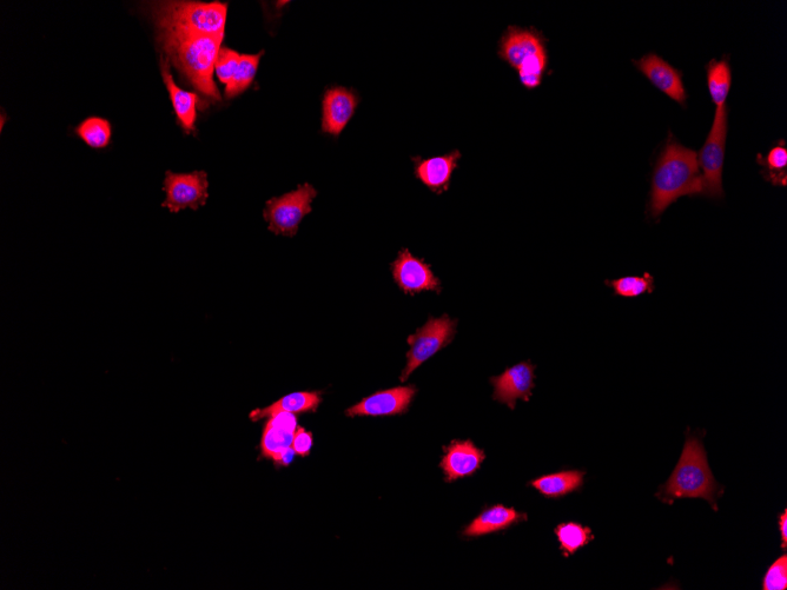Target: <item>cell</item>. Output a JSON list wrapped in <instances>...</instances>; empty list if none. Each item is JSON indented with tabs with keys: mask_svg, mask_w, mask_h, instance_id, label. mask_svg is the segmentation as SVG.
Returning <instances> with one entry per match:
<instances>
[{
	"mask_svg": "<svg viewBox=\"0 0 787 590\" xmlns=\"http://www.w3.org/2000/svg\"><path fill=\"white\" fill-rule=\"evenodd\" d=\"M701 189L697 151L684 147L670 132L653 170L647 214L659 220L680 197L700 196Z\"/></svg>",
	"mask_w": 787,
	"mask_h": 590,
	"instance_id": "obj_1",
	"label": "cell"
},
{
	"mask_svg": "<svg viewBox=\"0 0 787 590\" xmlns=\"http://www.w3.org/2000/svg\"><path fill=\"white\" fill-rule=\"evenodd\" d=\"M157 32V41L167 53L169 61L174 63L202 95L213 101H221L214 72L224 35L197 36L171 31Z\"/></svg>",
	"mask_w": 787,
	"mask_h": 590,
	"instance_id": "obj_2",
	"label": "cell"
},
{
	"mask_svg": "<svg viewBox=\"0 0 787 590\" xmlns=\"http://www.w3.org/2000/svg\"><path fill=\"white\" fill-rule=\"evenodd\" d=\"M720 493L722 488L714 480L703 443L696 436L687 437L676 469L657 496L670 505L677 499H704L718 510Z\"/></svg>",
	"mask_w": 787,
	"mask_h": 590,
	"instance_id": "obj_3",
	"label": "cell"
},
{
	"mask_svg": "<svg viewBox=\"0 0 787 590\" xmlns=\"http://www.w3.org/2000/svg\"><path fill=\"white\" fill-rule=\"evenodd\" d=\"M157 31L197 36H221L226 31L228 5L201 2H160L151 5Z\"/></svg>",
	"mask_w": 787,
	"mask_h": 590,
	"instance_id": "obj_4",
	"label": "cell"
},
{
	"mask_svg": "<svg viewBox=\"0 0 787 590\" xmlns=\"http://www.w3.org/2000/svg\"><path fill=\"white\" fill-rule=\"evenodd\" d=\"M499 57L518 71L526 89H537L548 66L546 38L534 29L509 26L500 41Z\"/></svg>",
	"mask_w": 787,
	"mask_h": 590,
	"instance_id": "obj_5",
	"label": "cell"
},
{
	"mask_svg": "<svg viewBox=\"0 0 787 590\" xmlns=\"http://www.w3.org/2000/svg\"><path fill=\"white\" fill-rule=\"evenodd\" d=\"M729 132V109L727 105L716 109L709 136L703 148L697 152L701 175V195L711 200H723V168L725 161L726 139Z\"/></svg>",
	"mask_w": 787,
	"mask_h": 590,
	"instance_id": "obj_6",
	"label": "cell"
},
{
	"mask_svg": "<svg viewBox=\"0 0 787 590\" xmlns=\"http://www.w3.org/2000/svg\"><path fill=\"white\" fill-rule=\"evenodd\" d=\"M458 321L452 320L448 315L439 318L431 317L428 322L412 336L408 337L410 350L407 354V366L402 371L401 382H406L409 376L423 363L432 359L439 351L451 344L456 333Z\"/></svg>",
	"mask_w": 787,
	"mask_h": 590,
	"instance_id": "obj_7",
	"label": "cell"
},
{
	"mask_svg": "<svg viewBox=\"0 0 787 590\" xmlns=\"http://www.w3.org/2000/svg\"><path fill=\"white\" fill-rule=\"evenodd\" d=\"M316 195L313 185L303 184L289 194L271 198L263 211L269 230L276 235L295 236L303 218L312 211Z\"/></svg>",
	"mask_w": 787,
	"mask_h": 590,
	"instance_id": "obj_8",
	"label": "cell"
},
{
	"mask_svg": "<svg viewBox=\"0 0 787 590\" xmlns=\"http://www.w3.org/2000/svg\"><path fill=\"white\" fill-rule=\"evenodd\" d=\"M207 172L195 171L191 174H174L168 171L165 174L164 191L167 198L162 203L163 208H168L173 214L183 209L197 210L208 201Z\"/></svg>",
	"mask_w": 787,
	"mask_h": 590,
	"instance_id": "obj_9",
	"label": "cell"
},
{
	"mask_svg": "<svg viewBox=\"0 0 787 590\" xmlns=\"http://www.w3.org/2000/svg\"><path fill=\"white\" fill-rule=\"evenodd\" d=\"M392 271L395 283L406 295L414 296L422 291H441V282L433 274L431 265L410 254L408 249L400 251L392 264Z\"/></svg>",
	"mask_w": 787,
	"mask_h": 590,
	"instance_id": "obj_10",
	"label": "cell"
},
{
	"mask_svg": "<svg viewBox=\"0 0 787 590\" xmlns=\"http://www.w3.org/2000/svg\"><path fill=\"white\" fill-rule=\"evenodd\" d=\"M535 369L537 367L531 361H524L506 369L504 374L492 377L493 399L506 404L512 410L517 406L518 400H531L535 388Z\"/></svg>",
	"mask_w": 787,
	"mask_h": 590,
	"instance_id": "obj_11",
	"label": "cell"
},
{
	"mask_svg": "<svg viewBox=\"0 0 787 590\" xmlns=\"http://www.w3.org/2000/svg\"><path fill=\"white\" fill-rule=\"evenodd\" d=\"M633 64L658 90L686 108L687 92L683 74L678 69L657 53H647L640 59H634Z\"/></svg>",
	"mask_w": 787,
	"mask_h": 590,
	"instance_id": "obj_12",
	"label": "cell"
},
{
	"mask_svg": "<svg viewBox=\"0 0 787 590\" xmlns=\"http://www.w3.org/2000/svg\"><path fill=\"white\" fill-rule=\"evenodd\" d=\"M416 394L414 386L381 390L347 410V416H394L407 413Z\"/></svg>",
	"mask_w": 787,
	"mask_h": 590,
	"instance_id": "obj_13",
	"label": "cell"
},
{
	"mask_svg": "<svg viewBox=\"0 0 787 590\" xmlns=\"http://www.w3.org/2000/svg\"><path fill=\"white\" fill-rule=\"evenodd\" d=\"M360 98L354 90L333 88L323 97L322 131L332 136H340L350 119L353 118Z\"/></svg>",
	"mask_w": 787,
	"mask_h": 590,
	"instance_id": "obj_14",
	"label": "cell"
},
{
	"mask_svg": "<svg viewBox=\"0 0 787 590\" xmlns=\"http://www.w3.org/2000/svg\"><path fill=\"white\" fill-rule=\"evenodd\" d=\"M486 455L472 441H453L445 448V456L440 463L446 482L471 477L479 472Z\"/></svg>",
	"mask_w": 787,
	"mask_h": 590,
	"instance_id": "obj_15",
	"label": "cell"
},
{
	"mask_svg": "<svg viewBox=\"0 0 787 590\" xmlns=\"http://www.w3.org/2000/svg\"><path fill=\"white\" fill-rule=\"evenodd\" d=\"M461 156V152L455 150L445 156L428 159L415 157V176L435 194L441 195L451 187L453 172L458 168Z\"/></svg>",
	"mask_w": 787,
	"mask_h": 590,
	"instance_id": "obj_16",
	"label": "cell"
},
{
	"mask_svg": "<svg viewBox=\"0 0 787 590\" xmlns=\"http://www.w3.org/2000/svg\"><path fill=\"white\" fill-rule=\"evenodd\" d=\"M161 72L165 86L169 91L171 102H173L178 123L187 134L195 130L197 119V103L200 101L193 92L178 88L170 71V61L168 58L161 57Z\"/></svg>",
	"mask_w": 787,
	"mask_h": 590,
	"instance_id": "obj_17",
	"label": "cell"
},
{
	"mask_svg": "<svg viewBox=\"0 0 787 590\" xmlns=\"http://www.w3.org/2000/svg\"><path fill=\"white\" fill-rule=\"evenodd\" d=\"M527 520V515L517 512L513 508L498 505L487 508L464 530L467 538H480L489 534L504 532V530L518 525Z\"/></svg>",
	"mask_w": 787,
	"mask_h": 590,
	"instance_id": "obj_18",
	"label": "cell"
},
{
	"mask_svg": "<svg viewBox=\"0 0 787 590\" xmlns=\"http://www.w3.org/2000/svg\"><path fill=\"white\" fill-rule=\"evenodd\" d=\"M585 473L579 470H567L539 477V479L529 483V486L537 489L538 492L548 499H559L577 492L584 485Z\"/></svg>",
	"mask_w": 787,
	"mask_h": 590,
	"instance_id": "obj_19",
	"label": "cell"
},
{
	"mask_svg": "<svg viewBox=\"0 0 787 590\" xmlns=\"http://www.w3.org/2000/svg\"><path fill=\"white\" fill-rule=\"evenodd\" d=\"M707 86L716 109L726 105L732 85V69L729 58L724 56L720 61L711 59L706 65Z\"/></svg>",
	"mask_w": 787,
	"mask_h": 590,
	"instance_id": "obj_20",
	"label": "cell"
},
{
	"mask_svg": "<svg viewBox=\"0 0 787 590\" xmlns=\"http://www.w3.org/2000/svg\"><path fill=\"white\" fill-rule=\"evenodd\" d=\"M321 402V397L317 393H295L283 397L280 401L271 404L270 407L264 409H257L250 414L251 420L257 421L266 419L271 415L280 413V411H287V413L301 414L306 411H313Z\"/></svg>",
	"mask_w": 787,
	"mask_h": 590,
	"instance_id": "obj_21",
	"label": "cell"
},
{
	"mask_svg": "<svg viewBox=\"0 0 787 590\" xmlns=\"http://www.w3.org/2000/svg\"><path fill=\"white\" fill-rule=\"evenodd\" d=\"M758 164L762 167L760 174L764 180L776 185V187H786L787 185V148L785 141H779L772 147L766 156L758 155Z\"/></svg>",
	"mask_w": 787,
	"mask_h": 590,
	"instance_id": "obj_22",
	"label": "cell"
},
{
	"mask_svg": "<svg viewBox=\"0 0 787 590\" xmlns=\"http://www.w3.org/2000/svg\"><path fill=\"white\" fill-rule=\"evenodd\" d=\"M263 55L264 51L257 53V55L241 56L233 79L226 85V92H224L226 98H235L249 89L251 83L254 82L257 70H259Z\"/></svg>",
	"mask_w": 787,
	"mask_h": 590,
	"instance_id": "obj_23",
	"label": "cell"
},
{
	"mask_svg": "<svg viewBox=\"0 0 787 590\" xmlns=\"http://www.w3.org/2000/svg\"><path fill=\"white\" fill-rule=\"evenodd\" d=\"M560 543L562 554L568 558L574 555L579 549L588 545L594 540V535L590 528L579 525L577 522L561 523L554 530Z\"/></svg>",
	"mask_w": 787,
	"mask_h": 590,
	"instance_id": "obj_24",
	"label": "cell"
},
{
	"mask_svg": "<svg viewBox=\"0 0 787 590\" xmlns=\"http://www.w3.org/2000/svg\"><path fill=\"white\" fill-rule=\"evenodd\" d=\"M76 134L90 148L104 149L111 141V125L107 119L90 117L78 125Z\"/></svg>",
	"mask_w": 787,
	"mask_h": 590,
	"instance_id": "obj_25",
	"label": "cell"
},
{
	"mask_svg": "<svg viewBox=\"0 0 787 590\" xmlns=\"http://www.w3.org/2000/svg\"><path fill=\"white\" fill-rule=\"evenodd\" d=\"M608 287L612 288L615 296L625 298H636L645 294H652L656 289L654 277L651 274L643 276H626L618 280L605 281Z\"/></svg>",
	"mask_w": 787,
	"mask_h": 590,
	"instance_id": "obj_26",
	"label": "cell"
},
{
	"mask_svg": "<svg viewBox=\"0 0 787 590\" xmlns=\"http://www.w3.org/2000/svg\"><path fill=\"white\" fill-rule=\"evenodd\" d=\"M294 435V432L276 427L268 422L262 436V455L276 462L284 450L292 447Z\"/></svg>",
	"mask_w": 787,
	"mask_h": 590,
	"instance_id": "obj_27",
	"label": "cell"
},
{
	"mask_svg": "<svg viewBox=\"0 0 787 590\" xmlns=\"http://www.w3.org/2000/svg\"><path fill=\"white\" fill-rule=\"evenodd\" d=\"M240 53L229 48H221L216 59L215 72L220 82L228 84L233 79L241 59Z\"/></svg>",
	"mask_w": 787,
	"mask_h": 590,
	"instance_id": "obj_28",
	"label": "cell"
},
{
	"mask_svg": "<svg viewBox=\"0 0 787 590\" xmlns=\"http://www.w3.org/2000/svg\"><path fill=\"white\" fill-rule=\"evenodd\" d=\"M787 589V556H780L767 572L763 580V590Z\"/></svg>",
	"mask_w": 787,
	"mask_h": 590,
	"instance_id": "obj_29",
	"label": "cell"
},
{
	"mask_svg": "<svg viewBox=\"0 0 787 590\" xmlns=\"http://www.w3.org/2000/svg\"><path fill=\"white\" fill-rule=\"evenodd\" d=\"M312 447V434L307 433L303 428H297L292 444V448L295 450V453L300 456H307L309 455L310 450H312Z\"/></svg>",
	"mask_w": 787,
	"mask_h": 590,
	"instance_id": "obj_30",
	"label": "cell"
},
{
	"mask_svg": "<svg viewBox=\"0 0 787 590\" xmlns=\"http://www.w3.org/2000/svg\"><path fill=\"white\" fill-rule=\"evenodd\" d=\"M779 530L780 534H782V548L786 549L787 543V510L785 509L782 514L779 515Z\"/></svg>",
	"mask_w": 787,
	"mask_h": 590,
	"instance_id": "obj_31",
	"label": "cell"
},
{
	"mask_svg": "<svg viewBox=\"0 0 787 590\" xmlns=\"http://www.w3.org/2000/svg\"><path fill=\"white\" fill-rule=\"evenodd\" d=\"M295 454V450L292 447H289L279 456V459L276 460V463L281 464V466H289V464L293 462Z\"/></svg>",
	"mask_w": 787,
	"mask_h": 590,
	"instance_id": "obj_32",
	"label": "cell"
}]
</instances>
